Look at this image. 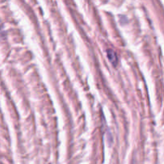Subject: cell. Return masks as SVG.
I'll list each match as a JSON object with an SVG mask.
<instances>
[{"mask_svg": "<svg viewBox=\"0 0 164 164\" xmlns=\"http://www.w3.org/2000/svg\"><path fill=\"white\" fill-rule=\"evenodd\" d=\"M107 54L108 59L111 62L112 64L116 66L118 63V57L117 55H116V54H115V51H112V50H107Z\"/></svg>", "mask_w": 164, "mask_h": 164, "instance_id": "cell-1", "label": "cell"}]
</instances>
